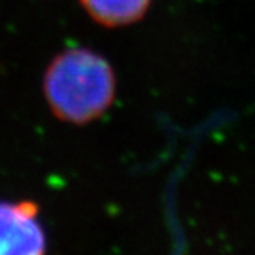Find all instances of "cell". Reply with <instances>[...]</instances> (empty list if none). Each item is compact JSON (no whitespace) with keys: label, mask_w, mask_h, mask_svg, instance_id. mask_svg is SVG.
Here are the masks:
<instances>
[{"label":"cell","mask_w":255,"mask_h":255,"mask_svg":"<svg viewBox=\"0 0 255 255\" xmlns=\"http://www.w3.org/2000/svg\"><path fill=\"white\" fill-rule=\"evenodd\" d=\"M116 74L109 62L88 48H69L45 72V99L57 119L85 125L102 117L116 99Z\"/></svg>","instance_id":"1"},{"label":"cell","mask_w":255,"mask_h":255,"mask_svg":"<svg viewBox=\"0 0 255 255\" xmlns=\"http://www.w3.org/2000/svg\"><path fill=\"white\" fill-rule=\"evenodd\" d=\"M152 0H80V5L94 22L119 28L131 25L146 14Z\"/></svg>","instance_id":"3"},{"label":"cell","mask_w":255,"mask_h":255,"mask_svg":"<svg viewBox=\"0 0 255 255\" xmlns=\"http://www.w3.org/2000/svg\"><path fill=\"white\" fill-rule=\"evenodd\" d=\"M46 249L39 208L32 202H0V255H39Z\"/></svg>","instance_id":"2"}]
</instances>
